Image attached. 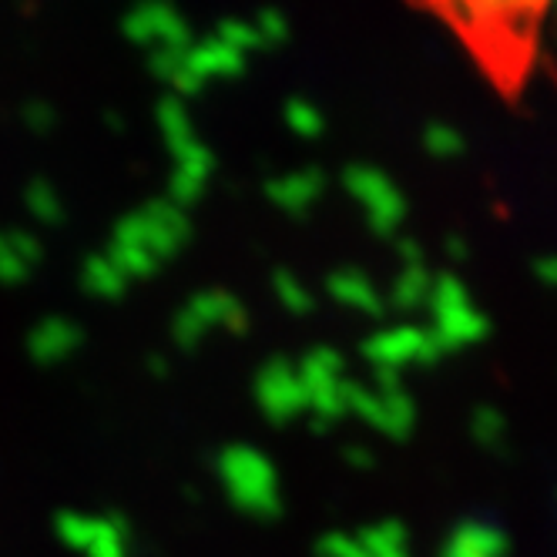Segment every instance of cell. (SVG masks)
<instances>
[{
	"mask_svg": "<svg viewBox=\"0 0 557 557\" xmlns=\"http://www.w3.org/2000/svg\"><path fill=\"white\" fill-rule=\"evenodd\" d=\"M430 302H433V343L441 346L450 343V346H460V343H473L476 336L484 333V320L481 312L473 309V302H467V296L454 286V283H444V286H433L430 289Z\"/></svg>",
	"mask_w": 557,
	"mask_h": 557,
	"instance_id": "cell-1",
	"label": "cell"
},
{
	"mask_svg": "<svg viewBox=\"0 0 557 557\" xmlns=\"http://www.w3.org/2000/svg\"><path fill=\"white\" fill-rule=\"evenodd\" d=\"M504 550H507V541L497 528L467 521L447 537L441 557H504Z\"/></svg>",
	"mask_w": 557,
	"mask_h": 557,
	"instance_id": "cell-2",
	"label": "cell"
}]
</instances>
